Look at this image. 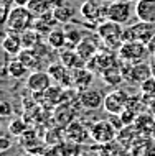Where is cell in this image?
<instances>
[{
    "label": "cell",
    "instance_id": "8",
    "mask_svg": "<svg viewBox=\"0 0 155 156\" xmlns=\"http://www.w3.org/2000/svg\"><path fill=\"white\" fill-rule=\"evenodd\" d=\"M129 100H131V95H129L125 90H122V89L112 90V92H109V94L104 97L102 108L107 113H116V115H119L122 110L127 108Z\"/></svg>",
    "mask_w": 155,
    "mask_h": 156
},
{
    "label": "cell",
    "instance_id": "4",
    "mask_svg": "<svg viewBox=\"0 0 155 156\" xmlns=\"http://www.w3.org/2000/svg\"><path fill=\"white\" fill-rule=\"evenodd\" d=\"M155 38V23L147 22H137L132 27L124 28L122 31V41H142L149 44Z\"/></svg>",
    "mask_w": 155,
    "mask_h": 156
},
{
    "label": "cell",
    "instance_id": "17",
    "mask_svg": "<svg viewBox=\"0 0 155 156\" xmlns=\"http://www.w3.org/2000/svg\"><path fill=\"white\" fill-rule=\"evenodd\" d=\"M60 62L65 64L69 71H74V69H79V67H84L86 62L79 58V54L76 53V49H71V48H63L61 49V54H60Z\"/></svg>",
    "mask_w": 155,
    "mask_h": 156
},
{
    "label": "cell",
    "instance_id": "6",
    "mask_svg": "<svg viewBox=\"0 0 155 156\" xmlns=\"http://www.w3.org/2000/svg\"><path fill=\"white\" fill-rule=\"evenodd\" d=\"M79 13L87 22H94L99 25L104 22V18H107V5L104 0H86L79 7Z\"/></svg>",
    "mask_w": 155,
    "mask_h": 156
},
{
    "label": "cell",
    "instance_id": "19",
    "mask_svg": "<svg viewBox=\"0 0 155 156\" xmlns=\"http://www.w3.org/2000/svg\"><path fill=\"white\" fill-rule=\"evenodd\" d=\"M76 13H78L76 7H74L73 3H69V2H65L63 5L53 8V15H54V18H56L60 23H69L71 20L74 18Z\"/></svg>",
    "mask_w": 155,
    "mask_h": 156
},
{
    "label": "cell",
    "instance_id": "30",
    "mask_svg": "<svg viewBox=\"0 0 155 156\" xmlns=\"http://www.w3.org/2000/svg\"><path fill=\"white\" fill-rule=\"evenodd\" d=\"M119 115H120V119H122L125 126H131L134 122H135V119H137V113L132 112L131 108H125V110H122V112L119 113Z\"/></svg>",
    "mask_w": 155,
    "mask_h": 156
},
{
    "label": "cell",
    "instance_id": "36",
    "mask_svg": "<svg viewBox=\"0 0 155 156\" xmlns=\"http://www.w3.org/2000/svg\"><path fill=\"white\" fill-rule=\"evenodd\" d=\"M150 132H152V135H153V138H155V122H153V125H152V128H150Z\"/></svg>",
    "mask_w": 155,
    "mask_h": 156
},
{
    "label": "cell",
    "instance_id": "12",
    "mask_svg": "<svg viewBox=\"0 0 155 156\" xmlns=\"http://www.w3.org/2000/svg\"><path fill=\"white\" fill-rule=\"evenodd\" d=\"M78 100L83 107L87 108V110H98V108H102V105H104V95L96 89L81 90Z\"/></svg>",
    "mask_w": 155,
    "mask_h": 156
},
{
    "label": "cell",
    "instance_id": "9",
    "mask_svg": "<svg viewBox=\"0 0 155 156\" xmlns=\"http://www.w3.org/2000/svg\"><path fill=\"white\" fill-rule=\"evenodd\" d=\"M117 130L109 120H99L91 126V136L94 141H98L99 145H106L111 143L114 138H117Z\"/></svg>",
    "mask_w": 155,
    "mask_h": 156
},
{
    "label": "cell",
    "instance_id": "26",
    "mask_svg": "<svg viewBox=\"0 0 155 156\" xmlns=\"http://www.w3.org/2000/svg\"><path fill=\"white\" fill-rule=\"evenodd\" d=\"M18 58L20 61L23 62L25 66L28 67V69H31V67H35V64H36V59H38V56L35 54V51L33 49H28V48H23L22 51L18 53Z\"/></svg>",
    "mask_w": 155,
    "mask_h": 156
},
{
    "label": "cell",
    "instance_id": "24",
    "mask_svg": "<svg viewBox=\"0 0 155 156\" xmlns=\"http://www.w3.org/2000/svg\"><path fill=\"white\" fill-rule=\"evenodd\" d=\"M40 36H41V35H40V33L35 30V28H30V30L23 31V33H22L23 48H28V49L35 48V46L40 43Z\"/></svg>",
    "mask_w": 155,
    "mask_h": 156
},
{
    "label": "cell",
    "instance_id": "10",
    "mask_svg": "<svg viewBox=\"0 0 155 156\" xmlns=\"http://www.w3.org/2000/svg\"><path fill=\"white\" fill-rule=\"evenodd\" d=\"M99 40H101L99 36L98 38H93V36L83 38V40L79 41V44L74 48L76 53L79 54V58H81L84 62H89L91 59H94V58L99 54V48H101Z\"/></svg>",
    "mask_w": 155,
    "mask_h": 156
},
{
    "label": "cell",
    "instance_id": "31",
    "mask_svg": "<svg viewBox=\"0 0 155 156\" xmlns=\"http://www.w3.org/2000/svg\"><path fill=\"white\" fill-rule=\"evenodd\" d=\"M109 122L114 125V128L117 130V132H120V130L125 126L124 122H122V119H120V115H116V113H109Z\"/></svg>",
    "mask_w": 155,
    "mask_h": 156
},
{
    "label": "cell",
    "instance_id": "37",
    "mask_svg": "<svg viewBox=\"0 0 155 156\" xmlns=\"http://www.w3.org/2000/svg\"><path fill=\"white\" fill-rule=\"evenodd\" d=\"M131 2H135L137 3V2H140V0H131Z\"/></svg>",
    "mask_w": 155,
    "mask_h": 156
},
{
    "label": "cell",
    "instance_id": "39",
    "mask_svg": "<svg viewBox=\"0 0 155 156\" xmlns=\"http://www.w3.org/2000/svg\"><path fill=\"white\" fill-rule=\"evenodd\" d=\"M153 58H155V53H153Z\"/></svg>",
    "mask_w": 155,
    "mask_h": 156
},
{
    "label": "cell",
    "instance_id": "25",
    "mask_svg": "<svg viewBox=\"0 0 155 156\" xmlns=\"http://www.w3.org/2000/svg\"><path fill=\"white\" fill-rule=\"evenodd\" d=\"M65 31H66V38H68V43L66 44H68V48L74 49L79 44V41L83 40L81 33H79L78 28L71 27V25H68V23H65Z\"/></svg>",
    "mask_w": 155,
    "mask_h": 156
},
{
    "label": "cell",
    "instance_id": "3",
    "mask_svg": "<svg viewBox=\"0 0 155 156\" xmlns=\"http://www.w3.org/2000/svg\"><path fill=\"white\" fill-rule=\"evenodd\" d=\"M150 54L149 46L142 41H124L122 46L117 51L120 61L125 64H137V62H144L145 58Z\"/></svg>",
    "mask_w": 155,
    "mask_h": 156
},
{
    "label": "cell",
    "instance_id": "32",
    "mask_svg": "<svg viewBox=\"0 0 155 156\" xmlns=\"http://www.w3.org/2000/svg\"><path fill=\"white\" fill-rule=\"evenodd\" d=\"M0 115L3 117V119H7V117L12 115V105L7 102V100H2L0 102Z\"/></svg>",
    "mask_w": 155,
    "mask_h": 156
},
{
    "label": "cell",
    "instance_id": "20",
    "mask_svg": "<svg viewBox=\"0 0 155 156\" xmlns=\"http://www.w3.org/2000/svg\"><path fill=\"white\" fill-rule=\"evenodd\" d=\"M48 46L54 49H63L66 48V43H68V38H66V31L60 30V28H54V30L46 36Z\"/></svg>",
    "mask_w": 155,
    "mask_h": 156
},
{
    "label": "cell",
    "instance_id": "11",
    "mask_svg": "<svg viewBox=\"0 0 155 156\" xmlns=\"http://www.w3.org/2000/svg\"><path fill=\"white\" fill-rule=\"evenodd\" d=\"M51 76L46 71H35L27 77V87L30 89L33 94H40V92H45L51 87Z\"/></svg>",
    "mask_w": 155,
    "mask_h": 156
},
{
    "label": "cell",
    "instance_id": "38",
    "mask_svg": "<svg viewBox=\"0 0 155 156\" xmlns=\"http://www.w3.org/2000/svg\"><path fill=\"white\" fill-rule=\"evenodd\" d=\"M153 77H155V67H153Z\"/></svg>",
    "mask_w": 155,
    "mask_h": 156
},
{
    "label": "cell",
    "instance_id": "33",
    "mask_svg": "<svg viewBox=\"0 0 155 156\" xmlns=\"http://www.w3.org/2000/svg\"><path fill=\"white\" fill-rule=\"evenodd\" d=\"M10 146H12V141H10V138L8 136H0V151H8L10 150Z\"/></svg>",
    "mask_w": 155,
    "mask_h": 156
},
{
    "label": "cell",
    "instance_id": "21",
    "mask_svg": "<svg viewBox=\"0 0 155 156\" xmlns=\"http://www.w3.org/2000/svg\"><path fill=\"white\" fill-rule=\"evenodd\" d=\"M7 73L10 74L13 79H23L25 76H27V73H28V67L25 66L18 58H15V59H12L10 62H8Z\"/></svg>",
    "mask_w": 155,
    "mask_h": 156
},
{
    "label": "cell",
    "instance_id": "27",
    "mask_svg": "<svg viewBox=\"0 0 155 156\" xmlns=\"http://www.w3.org/2000/svg\"><path fill=\"white\" fill-rule=\"evenodd\" d=\"M27 123L22 120V119H13L10 122V125H8V133L13 135V136H22V135L27 132Z\"/></svg>",
    "mask_w": 155,
    "mask_h": 156
},
{
    "label": "cell",
    "instance_id": "23",
    "mask_svg": "<svg viewBox=\"0 0 155 156\" xmlns=\"http://www.w3.org/2000/svg\"><path fill=\"white\" fill-rule=\"evenodd\" d=\"M102 79L104 82H107L109 86H117V84H120L124 81V76H122V69H119V67H112V69H107L102 73Z\"/></svg>",
    "mask_w": 155,
    "mask_h": 156
},
{
    "label": "cell",
    "instance_id": "16",
    "mask_svg": "<svg viewBox=\"0 0 155 156\" xmlns=\"http://www.w3.org/2000/svg\"><path fill=\"white\" fill-rule=\"evenodd\" d=\"M60 23L56 18H54L53 15V10L51 12H46V13L40 15L35 18V23H33V28H35L36 31L40 33V35H50L53 30H54V25Z\"/></svg>",
    "mask_w": 155,
    "mask_h": 156
},
{
    "label": "cell",
    "instance_id": "7",
    "mask_svg": "<svg viewBox=\"0 0 155 156\" xmlns=\"http://www.w3.org/2000/svg\"><path fill=\"white\" fill-rule=\"evenodd\" d=\"M122 76H124V81L142 84L153 76V67L147 64L145 61L137 62V64H127L125 67H122Z\"/></svg>",
    "mask_w": 155,
    "mask_h": 156
},
{
    "label": "cell",
    "instance_id": "14",
    "mask_svg": "<svg viewBox=\"0 0 155 156\" xmlns=\"http://www.w3.org/2000/svg\"><path fill=\"white\" fill-rule=\"evenodd\" d=\"M135 16L139 22L155 23V0H140L135 3Z\"/></svg>",
    "mask_w": 155,
    "mask_h": 156
},
{
    "label": "cell",
    "instance_id": "13",
    "mask_svg": "<svg viewBox=\"0 0 155 156\" xmlns=\"http://www.w3.org/2000/svg\"><path fill=\"white\" fill-rule=\"evenodd\" d=\"M48 73L51 76L53 81H56L60 86H73V74L71 71L61 62H56V64H50Z\"/></svg>",
    "mask_w": 155,
    "mask_h": 156
},
{
    "label": "cell",
    "instance_id": "22",
    "mask_svg": "<svg viewBox=\"0 0 155 156\" xmlns=\"http://www.w3.org/2000/svg\"><path fill=\"white\" fill-rule=\"evenodd\" d=\"M27 7H28V10H30L35 16H40V15L46 13V12L53 10L50 0H30Z\"/></svg>",
    "mask_w": 155,
    "mask_h": 156
},
{
    "label": "cell",
    "instance_id": "1",
    "mask_svg": "<svg viewBox=\"0 0 155 156\" xmlns=\"http://www.w3.org/2000/svg\"><path fill=\"white\" fill-rule=\"evenodd\" d=\"M36 16L28 10V7H12V10L8 12V16L5 20V27L8 28V31L20 33L33 28Z\"/></svg>",
    "mask_w": 155,
    "mask_h": 156
},
{
    "label": "cell",
    "instance_id": "5",
    "mask_svg": "<svg viewBox=\"0 0 155 156\" xmlns=\"http://www.w3.org/2000/svg\"><path fill=\"white\" fill-rule=\"evenodd\" d=\"M135 13V5H132L131 0H116V2L107 5V20L120 25L131 22L132 15Z\"/></svg>",
    "mask_w": 155,
    "mask_h": 156
},
{
    "label": "cell",
    "instance_id": "18",
    "mask_svg": "<svg viewBox=\"0 0 155 156\" xmlns=\"http://www.w3.org/2000/svg\"><path fill=\"white\" fill-rule=\"evenodd\" d=\"M71 74H73V86L78 87V89H83V90H86L94 79L93 71L87 69V67L74 69V71H71Z\"/></svg>",
    "mask_w": 155,
    "mask_h": 156
},
{
    "label": "cell",
    "instance_id": "34",
    "mask_svg": "<svg viewBox=\"0 0 155 156\" xmlns=\"http://www.w3.org/2000/svg\"><path fill=\"white\" fill-rule=\"evenodd\" d=\"M12 2H13L15 7H27L30 0H12Z\"/></svg>",
    "mask_w": 155,
    "mask_h": 156
},
{
    "label": "cell",
    "instance_id": "29",
    "mask_svg": "<svg viewBox=\"0 0 155 156\" xmlns=\"http://www.w3.org/2000/svg\"><path fill=\"white\" fill-rule=\"evenodd\" d=\"M35 140H36V133L33 132V130H30V128H28L27 132H25L22 136H20V143H22L25 148H30L31 143L35 141Z\"/></svg>",
    "mask_w": 155,
    "mask_h": 156
},
{
    "label": "cell",
    "instance_id": "15",
    "mask_svg": "<svg viewBox=\"0 0 155 156\" xmlns=\"http://www.w3.org/2000/svg\"><path fill=\"white\" fill-rule=\"evenodd\" d=\"M2 48H3V51H5L7 54H12V56H18V53L23 49L22 35H20V33L8 31L7 35L3 36Z\"/></svg>",
    "mask_w": 155,
    "mask_h": 156
},
{
    "label": "cell",
    "instance_id": "28",
    "mask_svg": "<svg viewBox=\"0 0 155 156\" xmlns=\"http://www.w3.org/2000/svg\"><path fill=\"white\" fill-rule=\"evenodd\" d=\"M140 92L144 97H155V77H149L140 84Z\"/></svg>",
    "mask_w": 155,
    "mask_h": 156
},
{
    "label": "cell",
    "instance_id": "35",
    "mask_svg": "<svg viewBox=\"0 0 155 156\" xmlns=\"http://www.w3.org/2000/svg\"><path fill=\"white\" fill-rule=\"evenodd\" d=\"M66 0H50V3H51V8H56V7H60V5H63Z\"/></svg>",
    "mask_w": 155,
    "mask_h": 156
},
{
    "label": "cell",
    "instance_id": "2",
    "mask_svg": "<svg viewBox=\"0 0 155 156\" xmlns=\"http://www.w3.org/2000/svg\"><path fill=\"white\" fill-rule=\"evenodd\" d=\"M122 25L120 23H116V22H111V20H104L102 23L98 25L96 28V33L98 36L101 38V41H104V44L107 46L109 49H117L122 46Z\"/></svg>",
    "mask_w": 155,
    "mask_h": 156
}]
</instances>
